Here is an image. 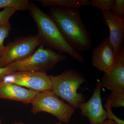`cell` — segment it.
<instances>
[{
    "mask_svg": "<svg viewBox=\"0 0 124 124\" xmlns=\"http://www.w3.org/2000/svg\"><path fill=\"white\" fill-rule=\"evenodd\" d=\"M38 93L13 83L0 82V99L31 104Z\"/></svg>",
    "mask_w": 124,
    "mask_h": 124,
    "instance_id": "cell-12",
    "label": "cell"
},
{
    "mask_svg": "<svg viewBox=\"0 0 124 124\" xmlns=\"http://www.w3.org/2000/svg\"><path fill=\"white\" fill-rule=\"evenodd\" d=\"M102 87L100 81H98L90 99L79 105L81 116L88 117L90 124H102L108 119L106 111L102 104Z\"/></svg>",
    "mask_w": 124,
    "mask_h": 124,
    "instance_id": "cell-8",
    "label": "cell"
},
{
    "mask_svg": "<svg viewBox=\"0 0 124 124\" xmlns=\"http://www.w3.org/2000/svg\"><path fill=\"white\" fill-rule=\"evenodd\" d=\"M62 124V123H61V122H58V123H55V124Z\"/></svg>",
    "mask_w": 124,
    "mask_h": 124,
    "instance_id": "cell-24",
    "label": "cell"
},
{
    "mask_svg": "<svg viewBox=\"0 0 124 124\" xmlns=\"http://www.w3.org/2000/svg\"><path fill=\"white\" fill-rule=\"evenodd\" d=\"M100 83L111 92L124 91V49L116 55L113 66L104 73Z\"/></svg>",
    "mask_w": 124,
    "mask_h": 124,
    "instance_id": "cell-10",
    "label": "cell"
},
{
    "mask_svg": "<svg viewBox=\"0 0 124 124\" xmlns=\"http://www.w3.org/2000/svg\"><path fill=\"white\" fill-rule=\"evenodd\" d=\"M111 12L117 17L124 19V0H115Z\"/></svg>",
    "mask_w": 124,
    "mask_h": 124,
    "instance_id": "cell-19",
    "label": "cell"
},
{
    "mask_svg": "<svg viewBox=\"0 0 124 124\" xmlns=\"http://www.w3.org/2000/svg\"><path fill=\"white\" fill-rule=\"evenodd\" d=\"M29 3L27 0H0V8H11L23 11L28 9Z\"/></svg>",
    "mask_w": 124,
    "mask_h": 124,
    "instance_id": "cell-14",
    "label": "cell"
},
{
    "mask_svg": "<svg viewBox=\"0 0 124 124\" xmlns=\"http://www.w3.org/2000/svg\"><path fill=\"white\" fill-rule=\"evenodd\" d=\"M104 108L106 110L108 119L113 120L117 124H124V121L116 116L112 110V108L110 105L109 100L107 99L106 103L104 105Z\"/></svg>",
    "mask_w": 124,
    "mask_h": 124,
    "instance_id": "cell-20",
    "label": "cell"
},
{
    "mask_svg": "<svg viewBox=\"0 0 124 124\" xmlns=\"http://www.w3.org/2000/svg\"><path fill=\"white\" fill-rule=\"evenodd\" d=\"M41 44L36 36L18 37L5 46L0 57V68L5 67L14 62L28 57Z\"/></svg>",
    "mask_w": 124,
    "mask_h": 124,
    "instance_id": "cell-6",
    "label": "cell"
},
{
    "mask_svg": "<svg viewBox=\"0 0 124 124\" xmlns=\"http://www.w3.org/2000/svg\"><path fill=\"white\" fill-rule=\"evenodd\" d=\"M115 0H91L90 5L97 8L102 11H111L112 8Z\"/></svg>",
    "mask_w": 124,
    "mask_h": 124,
    "instance_id": "cell-16",
    "label": "cell"
},
{
    "mask_svg": "<svg viewBox=\"0 0 124 124\" xmlns=\"http://www.w3.org/2000/svg\"><path fill=\"white\" fill-rule=\"evenodd\" d=\"M31 104V112L34 115L41 112H47L64 123H68L75 112L73 108L60 99L51 90L38 93Z\"/></svg>",
    "mask_w": 124,
    "mask_h": 124,
    "instance_id": "cell-5",
    "label": "cell"
},
{
    "mask_svg": "<svg viewBox=\"0 0 124 124\" xmlns=\"http://www.w3.org/2000/svg\"><path fill=\"white\" fill-rule=\"evenodd\" d=\"M0 124H2V122H1V120L0 119Z\"/></svg>",
    "mask_w": 124,
    "mask_h": 124,
    "instance_id": "cell-25",
    "label": "cell"
},
{
    "mask_svg": "<svg viewBox=\"0 0 124 124\" xmlns=\"http://www.w3.org/2000/svg\"><path fill=\"white\" fill-rule=\"evenodd\" d=\"M102 15L103 22L109 29V41L116 56L124 49V19L117 17L111 11H102Z\"/></svg>",
    "mask_w": 124,
    "mask_h": 124,
    "instance_id": "cell-9",
    "label": "cell"
},
{
    "mask_svg": "<svg viewBox=\"0 0 124 124\" xmlns=\"http://www.w3.org/2000/svg\"><path fill=\"white\" fill-rule=\"evenodd\" d=\"M102 124H117L115 121L110 119L106 120Z\"/></svg>",
    "mask_w": 124,
    "mask_h": 124,
    "instance_id": "cell-22",
    "label": "cell"
},
{
    "mask_svg": "<svg viewBox=\"0 0 124 124\" xmlns=\"http://www.w3.org/2000/svg\"><path fill=\"white\" fill-rule=\"evenodd\" d=\"M49 76L52 92L74 109H79L80 104L85 102L84 96L78 93L77 90L81 85L86 82V80L76 70L69 69L58 75Z\"/></svg>",
    "mask_w": 124,
    "mask_h": 124,
    "instance_id": "cell-3",
    "label": "cell"
},
{
    "mask_svg": "<svg viewBox=\"0 0 124 124\" xmlns=\"http://www.w3.org/2000/svg\"><path fill=\"white\" fill-rule=\"evenodd\" d=\"M14 124H24L22 122H16Z\"/></svg>",
    "mask_w": 124,
    "mask_h": 124,
    "instance_id": "cell-23",
    "label": "cell"
},
{
    "mask_svg": "<svg viewBox=\"0 0 124 124\" xmlns=\"http://www.w3.org/2000/svg\"><path fill=\"white\" fill-rule=\"evenodd\" d=\"M17 10L11 8L4 9L2 11H0V26L8 24L9 22V19Z\"/></svg>",
    "mask_w": 124,
    "mask_h": 124,
    "instance_id": "cell-18",
    "label": "cell"
},
{
    "mask_svg": "<svg viewBox=\"0 0 124 124\" xmlns=\"http://www.w3.org/2000/svg\"><path fill=\"white\" fill-rule=\"evenodd\" d=\"M44 7L54 6L69 9H79L84 6L90 5L88 0H37Z\"/></svg>",
    "mask_w": 124,
    "mask_h": 124,
    "instance_id": "cell-13",
    "label": "cell"
},
{
    "mask_svg": "<svg viewBox=\"0 0 124 124\" xmlns=\"http://www.w3.org/2000/svg\"><path fill=\"white\" fill-rule=\"evenodd\" d=\"M15 72L10 67L7 66L4 68H0V82L3 79L5 76L9 75Z\"/></svg>",
    "mask_w": 124,
    "mask_h": 124,
    "instance_id": "cell-21",
    "label": "cell"
},
{
    "mask_svg": "<svg viewBox=\"0 0 124 124\" xmlns=\"http://www.w3.org/2000/svg\"><path fill=\"white\" fill-rule=\"evenodd\" d=\"M38 27L36 36L41 44L60 53H66L78 62H81L84 58L67 42L57 24L49 15L41 10L35 4L30 2L28 9Z\"/></svg>",
    "mask_w": 124,
    "mask_h": 124,
    "instance_id": "cell-2",
    "label": "cell"
},
{
    "mask_svg": "<svg viewBox=\"0 0 124 124\" xmlns=\"http://www.w3.org/2000/svg\"><path fill=\"white\" fill-rule=\"evenodd\" d=\"M116 57L113 46L108 37L93 49L92 64L96 69L105 73L113 66Z\"/></svg>",
    "mask_w": 124,
    "mask_h": 124,
    "instance_id": "cell-11",
    "label": "cell"
},
{
    "mask_svg": "<svg viewBox=\"0 0 124 124\" xmlns=\"http://www.w3.org/2000/svg\"><path fill=\"white\" fill-rule=\"evenodd\" d=\"M67 58V55L56 53L50 48H45L44 45L41 44L29 57L23 60L14 62L8 66L14 71L46 72L53 69L58 63L64 61Z\"/></svg>",
    "mask_w": 124,
    "mask_h": 124,
    "instance_id": "cell-4",
    "label": "cell"
},
{
    "mask_svg": "<svg viewBox=\"0 0 124 124\" xmlns=\"http://www.w3.org/2000/svg\"><path fill=\"white\" fill-rule=\"evenodd\" d=\"M11 30L10 23L0 26V57L4 53L5 48V46L4 45L5 39L8 37Z\"/></svg>",
    "mask_w": 124,
    "mask_h": 124,
    "instance_id": "cell-17",
    "label": "cell"
},
{
    "mask_svg": "<svg viewBox=\"0 0 124 124\" xmlns=\"http://www.w3.org/2000/svg\"><path fill=\"white\" fill-rule=\"evenodd\" d=\"M1 81L27 87L38 93L52 90L49 76L44 72L16 71L5 76Z\"/></svg>",
    "mask_w": 124,
    "mask_h": 124,
    "instance_id": "cell-7",
    "label": "cell"
},
{
    "mask_svg": "<svg viewBox=\"0 0 124 124\" xmlns=\"http://www.w3.org/2000/svg\"><path fill=\"white\" fill-rule=\"evenodd\" d=\"M110 105L112 108L124 107V91L111 92L108 96Z\"/></svg>",
    "mask_w": 124,
    "mask_h": 124,
    "instance_id": "cell-15",
    "label": "cell"
},
{
    "mask_svg": "<svg viewBox=\"0 0 124 124\" xmlns=\"http://www.w3.org/2000/svg\"><path fill=\"white\" fill-rule=\"evenodd\" d=\"M54 20L67 42L77 52L91 49L92 39L81 17L79 9L54 6L49 10Z\"/></svg>",
    "mask_w": 124,
    "mask_h": 124,
    "instance_id": "cell-1",
    "label": "cell"
}]
</instances>
